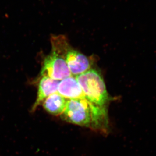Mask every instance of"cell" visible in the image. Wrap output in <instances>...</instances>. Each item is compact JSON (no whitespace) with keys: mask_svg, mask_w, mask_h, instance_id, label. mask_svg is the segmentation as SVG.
<instances>
[{"mask_svg":"<svg viewBox=\"0 0 156 156\" xmlns=\"http://www.w3.org/2000/svg\"><path fill=\"white\" fill-rule=\"evenodd\" d=\"M65 59L73 76H77L90 69V63L88 58L74 49L70 48L68 50Z\"/></svg>","mask_w":156,"mask_h":156,"instance_id":"cell-4","label":"cell"},{"mask_svg":"<svg viewBox=\"0 0 156 156\" xmlns=\"http://www.w3.org/2000/svg\"><path fill=\"white\" fill-rule=\"evenodd\" d=\"M67 99L58 93H55L48 97L43 102V107L49 113L58 116L61 115L65 110Z\"/></svg>","mask_w":156,"mask_h":156,"instance_id":"cell-7","label":"cell"},{"mask_svg":"<svg viewBox=\"0 0 156 156\" xmlns=\"http://www.w3.org/2000/svg\"><path fill=\"white\" fill-rule=\"evenodd\" d=\"M58 93L68 100L86 98L76 78L73 76L68 77L59 82Z\"/></svg>","mask_w":156,"mask_h":156,"instance_id":"cell-5","label":"cell"},{"mask_svg":"<svg viewBox=\"0 0 156 156\" xmlns=\"http://www.w3.org/2000/svg\"><path fill=\"white\" fill-rule=\"evenodd\" d=\"M87 100L101 106H105L109 96L102 75L97 70L90 69L75 77Z\"/></svg>","mask_w":156,"mask_h":156,"instance_id":"cell-2","label":"cell"},{"mask_svg":"<svg viewBox=\"0 0 156 156\" xmlns=\"http://www.w3.org/2000/svg\"><path fill=\"white\" fill-rule=\"evenodd\" d=\"M60 81L53 80L49 77L42 76L38 84L37 99L31 108L33 112L51 94L58 93V87Z\"/></svg>","mask_w":156,"mask_h":156,"instance_id":"cell-6","label":"cell"},{"mask_svg":"<svg viewBox=\"0 0 156 156\" xmlns=\"http://www.w3.org/2000/svg\"><path fill=\"white\" fill-rule=\"evenodd\" d=\"M67 52L52 48V52L44 59L41 71V76L62 80L71 76L66 62Z\"/></svg>","mask_w":156,"mask_h":156,"instance_id":"cell-3","label":"cell"},{"mask_svg":"<svg viewBox=\"0 0 156 156\" xmlns=\"http://www.w3.org/2000/svg\"><path fill=\"white\" fill-rule=\"evenodd\" d=\"M61 116L67 122L97 131L106 133L108 129V116L105 106L93 103L86 98L68 100Z\"/></svg>","mask_w":156,"mask_h":156,"instance_id":"cell-1","label":"cell"}]
</instances>
